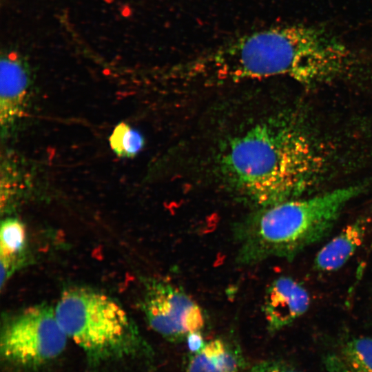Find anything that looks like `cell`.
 <instances>
[{"instance_id":"6da1fadb","label":"cell","mask_w":372,"mask_h":372,"mask_svg":"<svg viewBox=\"0 0 372 372\" xmlns=\"http://www.w3.org/2000/svg\"><path fill=\"white\" fill-rule=\"evenodd\" d=\"M216 163L228 189L253 209L298 198L313 185L323 166L302 132L274 118L257 121L230 136Z\"/></svg>"},{"instance_id":"7a4b0ae2","label":"cell","mask_w":372,"mask_h":372,"mask_svg":"<svg viewBox=\"0 0 372 372\" xmlns=\"http://www.w3.org/2000/svg\"><path fill=\"white\" fill-rule=\"evenodd\" d=\"M364 189L363 185H352L254 209L233 226L237 263L250 266L273 258L292 260L327 236L342 209Z\"/></svg>"},{"instance_id":"3957f363","label":"cell","mask_w":372,"mask_h":372,"mask_svg":"<svg viewBox=\"0 0 372 372\" xmlns=\"http://www.w3.org/2000/svg\"><path fill=\"white\" fill-rule=\"evenodd\" d=\"M302 61L293 25L271 27L241 35L171 67V78L203 83L237 82L285 75L295 79Z\"/></svg>"},{"instance_id":"277c9868","label":"cell","mask_w":372,"mask_h":372,"mask_svg":"<svg viewBox=\"0 0 372 372\" xmlns=\"http://www.w3.org/2000/svg\"><path fill=\"white\" fill-rule=\"evenodd\" d=\"M54 312L68 338L94 364L137 354L147 348L125 311L101 292L68 289L61 295Z\"/></svg>"},{"instance_id":"5b68a950","label":"cell","mask_w":372,"mask_h":372,"mask_svg":"<svg viewBox=\"0 0 372 372\" xmlns=\"http://www.w3.org/2000/svg\"><path fill=\"white\" fill-rule=\"evenodd\" d=\"M68 339L54 309L32 307L5 324L1 336V356L14 366H39L60 355Z\"/></svg>"},{"instance_id":"8992f818","label":"cell","mask_w":372,"mask_h":372,"mask_svg":"<svg viewBox=\"0 0 372 372\" xmlns=\"http://www.w3.org/2000/svg\"><path fill=\"white\" fill-rule=\"evenodd\" d=\"M141 304L149 326L170 342L184 340L205 324L204 312L198 302L165 279L146 280Z\"/></svg>"},{"instance_id":"52a82bcc","label":"cell","mask_w":372,"mask_h":372,"mask_svg":"<svg viewBox=\"0 0 372 372\" xmlns=\"http://www.w3.org/2000/svg\"><path fill=\"white\" fill-rule=\"evenodd\" d=\"M311 303L307 289L289 276H280L267 288L262 312L268 330L278 331L292 324L308 310Z\"/></svg>"},{"instance_id":"ba28073f","label":"cell","mask_w":372,"mask_h":372,"mask_svg":"<svg viewBox=\"0 0 372 372\" xmlns=\"http://www.w3.org/2000/svg\"><path fill=\"white\" fill-rule=\"evenodd\" d=\"M30 84L25 61L14 51L1 54L0 62V121L6 134L22 114Z\"/></svg>"},{"instance_id":"9c48e42d","label":"cell","mask_w":372,"mask_h":372,"mask_svg":"<svg viewBox=\"0 0 372 372\" xmlns=\"http://www.w3.org/2000/svg\"><path fill=\"white\" fill-rule=\"evenodd\" d=\"M369 220L361 217L347 225L324 245L314 258V268L320 272L338 270L353 256L366 235Z\"/></svg>"},{"instance_id":"30bf717a","label":"cell","mask_w":372,"mask_h":372,"mask_svg":"<svg viewBox=\"0 0 372 372\" xmlns=\"http://www.w3.org/2000/svg\"><path fill=\"white\" fill-rule=\"evenodd\" d=\"M329 372H372V338L356 336L340 342L324 358Z\"/></svg>"},{"instance_id":"8fae6325","label":"cell","mask_w":372,"mask_h":372,"mask_svg":"<svg viewBox=\"0 0 372 372\" xmlns=\"http://www.w3.org/2000/svg\"><path fill=\"white\" fill-rule=\"evenodd\" d=\"M240 364L237 351L223 340L215 339L190 356L187 372H238Z\"/></svg>"},{"instance_id":"7c38bea8","label":"cell","mask_w":372,"mask_h":372,"mask_svg":"<svg viewBox=\"0 0 372 372\" xmlns=\"http://www.w3.org/2000/svg\"><path fill=\"white\" fill-rule=\"evenodd\" d=\"M25 242V230L16 218H7L1 223L0 231L1 286L8 276L12 260L21 253Z\"/></svg>"},{"instance_id":"4fadbf2b","label":"cell","mask_w":372,"mask_h":372,"mask_svg":"<svg viewBox=\"0 0 372 372\" xmlns=\"http://www.w3.org/2000/svg\"><path fill=\"white\" fill-rule=\"evenodd\" d=\"M110 144L114 153L123 158H132L143 148L142 134L125 123H118L110 137Z\"/></svg>"},{"instance_id":"5bb4252c","label":"cell","mask_w":372,"mask_h":372,"mask_svg":"<svg viewBox=\"0 0 372 372\" xmlns=\"http://www.w3.org/2000/svg\"><path fill=\"white\" fill-rule=\"evenodd\" d=\"M245 372H299L291 365L281 360H265L251 366Z\"/></svg>"},{"instance_id":"9a60e30c","label":"cell","mask_w":372,"mask_h":372,"mask_svg":"<svg viewBox=\"0 0 372 372\" xmlns=\"http://www.w3.org/2000/svg\"><path fill=\"white\" fill-rule=\"evenodd\" d=\"M185 340L187 342L188 349L192 354L199 352L206 344L200 331L189 333Z\"/></svg>"}]
</instances>
